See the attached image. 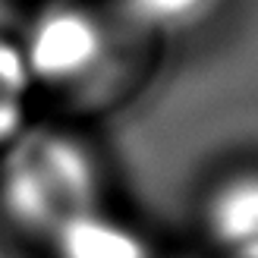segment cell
<instances>
[{"mask_svg": "<svg viewBox=\"0 0 258 258\" xmlns=\"http://www.w3.org/2000/svg\"><path fill=\"white\" fill-rule=\"evenodd\" d=\"M0 4H7V0H0Z\"/></svg>", "mask_w": 258, "mask_h": 258, "instance_id": "cell-1", "label": "cell"}]
</instances>
